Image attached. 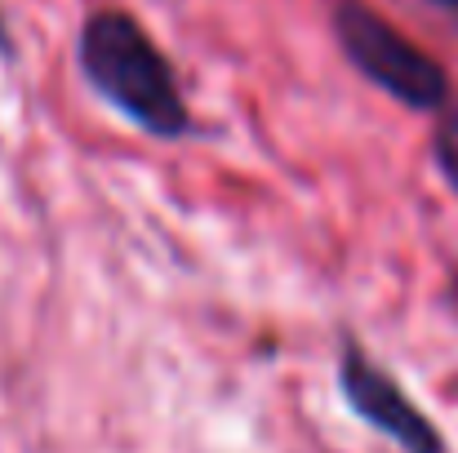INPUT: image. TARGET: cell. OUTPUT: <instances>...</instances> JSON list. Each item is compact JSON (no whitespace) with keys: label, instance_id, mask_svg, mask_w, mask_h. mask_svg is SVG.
Wrapping results in <instances>:
<instances>
[{"label":"cell","instance_id":"6da1fadb","mask_svg":"<svg viewBox=\"0 0 458 453\" xmlns=\"http://www.w3.org/2000/svg\"><path fill=\"white\" fill-rule=\"evenodd\" d=\"M81 71L94 94H103L121 116L156 138H182L191 130L182 89L169 58L152 45L143 22L125 9H98L81 27Z\"/></svg>","mask_w":458,"mask_h":453},{"label":"cell","instance_id":"7a4b0ae2","mask_svg":"<svg viewBox=\"0 0 458 453\" xmlns=\"http://www.w3.org/2000/svg\"><path fill=\"white\" fill-rule=\"evenodd\" d=\"M334 31H338V45L352 58V67L369 85H378L383 94H392L396 103H405L414 112H441L450 103V76H445V67L432 54H423L410 36H401L369 4L338 0L334 4Z\"/></svg>","mask_w":458,"mask_h":453},{"label":"cell","instance_id":"3957f363","mask_svg":"<svg viewBox=\"0 0 458 453\" xmlns=\"http://www.w3.org/2000/svg\"><path fill=\"white\" fill-rule=\"evenodd\" d=\"M338 391L347 400V409L374 427L378 436H387L396 449L405 453H450L441 427L414 405V396L356 342L343 347L338 356Z\"/></svg>","mask_w":458,"mask_h":453},{"label":"cell","instance_id":"277c9868","mask_svg":"<svg viewBox=\"0 0 458 453\" xmlns=\"http://www.w3.org/2000/svg\"><path fill=\"white\" fill-rule=\"evenodd\" d=\"M432 155H437L445 182L458 191V107H441V121L432 134Z\"/></svg>","mask_w":458,"mask_h":453},{"label":"cell","instance_id":"5b68a950","mask_svg":"<svg viewBox=\"0 0 458 453\" xmlns=\"http://www.w3.org/2000/svg\"><path fill=\"white\" fill-rule=\"evenodd\" d=\"M4 49H9V40H4V22H0V54H4Z\"/></svg>","mask_w":458,"mask_h":453},{"label":"cell","instance_id":"8992f818","mask_svg":"<svg viewBox=\"0 0 458 453\" xmlns=\"http://www.w3.org/2000/svg\"><path fill=\"white\" fill-rule=\"evenodd\" d=\"M441 4H454V9H458V0H441Z\"/></svg>","mask_w":458,"mask_h":453},{"label":"cell","instance_id":"52a82bcc","mask_svg":"<svg viewBox=\"0 0 458 453\" xmlns=\"http://www.w3.org/2000/svg\"><path fill=\"white\" fill-rule=\"evenodd\" d=\"M454 298H458V285H454Z\"/></svg>","mask_w":458,"mask_h":453}]
</instances>
